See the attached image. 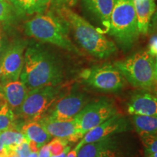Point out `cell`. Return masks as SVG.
I'll return each instance as SVG.
<instances>
[{"instance_id": "6da1fadb", "label": "cell", "mask_w": 157, "mask_h": 157, "mask_svg": "<svg viewBox=\"0 0 157 157\" xmlns=\"http://www.w3.org/2000/svg\"><path fill=\"white\" fill-rule=\"evenodd\" d=\"M64 78L60 58L38 44L29 46L20 78L29 90L61 84Z\"/></svg>"}, {"instance_id": "7a4b0ae2", "label": "cell", "mask_w": 157, "mask_h": 157, "mask_svg": "<svg viewBox=\"0 0 157 157\" xmlns=\"http://www.w3.org/2000/svg\"><path fill=\"white\" fill-rule=\"evenodd\" d=\"M53 10L66 21L76 42L88 54L98 59H105L117 53L115 42L69 7H59Z\"/></svg>"}, {"instance_id": "3957f363", "label": "cell", "mask_w": 157, "mask_h": 157, "mask_svg": "<svg viewBox=\"0 0 157 157\" xmlns=\"http://www.w3.org/2000/svg\"><path fill=\"white\" fill-rule=\"evenodd\" d=\"M25 34L42 42L49 43L73 53L81 55L69 36V29L66 21L53 10L37 14L26 21Z\"/></svg>"}, {"instance_id": "277c9868", "label": "cell", "mask_w": 157, "mask_h": 157, "mask_svg": "<svg viewBox=\"0 0 157 157\" xmlns=\"http://www.w3.org/2000/svg\"><path fill=\"white\" fill-rule=\"evenodd\" d=\"M105 32L121 50L132 48L140 35L133 0H116Z\"/></svg>"}, {"instance_id": "5b68a950", "label": "cell", "mask_w": 157, "mask_h": 157, "mask_svg": "<svg viewBox=\"0 0 157 157\" xmlns=\"http://www.w3.org/2000/svg\"><path fill=\"white\" fill-rule=\"evenodd\" d=\"M156 58L141 50L122 60L113 63L125 80L140 90H154L157 81Z\"/></svg>"}, {"instance_id": "8992f818", "label": "cell", "mask_w": 157, "mask_h": 157, "mask_svg": "<svg viewBox=\"0 0 157 157\" xmlns=\"http://www.w3.org/2000/svg\"><path fill=\"white\" fill-rule=\"evenodd\" d=\"M63 86H48L29 90L16 114L25 121H39L63 94Z\"/></svg>"}, {"instance_id": "52a82bcc", "label": "cell", "mask_w": 157, "mask_h": 157, "mask_svg": "<svg viewBox=\"0 0 157 157\" xmlns=\"http://www.w3.org/2000/svg\"><path fill=\"white\" fill-rule=\"evenodd\" d=\"M80 78L92 89L105 93H116L124 87L126 80L113 64L105 63L86 68Z\"/></svg>"}, {"instance_id": "ba28073f", "label": "cell", "mask_w": 157, "mask_h": 157, "mask_svg": "<svg viewBox=\"0 0 157 157\" xmlns=\"http://www.w3.org/2000/svg\"><path fill=\"white\" fill-rule=\"evenodd\" d=\"M118 113L114 102L108 98H101L90 102L75 117L78 129L84 135Z\"/></svg>"}, {"instance_id": "9c48e42d", "label": "cell", "mask_w": 157, "mask_h": 157, "mask_svg": "<svg viewBox=\"0 0 157 157\" xmlns=\"http://www.w3.org/2000/svg\"><path fill=\"white\" fill-rule=\"evenodd\" d=\"M87 103V95L74 88L69 93H64L58 98L43 117L55 120H70L74 119Z\"/></svg>"}, {"instance_id": "30bf717a", "label": "cell", "mask_w": 157, "mask_h": 157, "mask_svg": "<svg viewBox=\"0 0 157 157\" xmlns=\"http://www.w3.org/2000/svg\"><path fill=\"white\" fill-rule=\"evenodd\" d=\"M27 42L23 39L10 44L0 60V81H17L19 79L24 61Z\"/></svg>"}, {"instance_id": "8fae6325", "label": "cell", "mask_w": 157, "mask_h": 157, "mask_svg": "<svg viewBox=\"0 0 157 157\" xmlns=\"http://www.w3.org/2000/svg\"><path fill=\"white\" fill-rule=\"evenodd\" d=\"M128 129V121L122 115L117 113L101 124L86 132L76 145L75 149L78 151V149L84 145L108 138L116 134L126 132Z\"/></svg>"}, {"instance_id": "7c38bea8", "label": "cell", "mask_w": 157, "mask_h": 157, "mask_svg": "<svg viewBox=\"0 0 157 157\" xmlns=\"http://www.w3.org/2000/svg\"><path fill=\"white\" fill-rule=\"evenodd\" d=\"M38 121L52 137L66 138L68 142H76L84 136L79 131L75 118L70 120L60 121L43 117Z\"/></svg>"}, {"instance_id": "4fadbf2b", "label": "cell", "mask_w": 157, "mask_h": 157, "mask_svg": "<svg viewBox=\"0 0 157 157\" xmlns=\"http://www.w3.org/2000/svg\"><path fill=\"white\" fill-rule=\"evenodd\" d=\"M120 151L119 140L111 136L84 145L78 149L77 157H119Z\"/></svg>"}, {"instance_id": "5bb4252c", "label": "cell", "mask_w": 157, "mask_h": 157, "mask_svg": "<svg viewBox=\"0 0 157 157\" xmlns=\"http://www.w3.org/2000/svg\"><path fill=\"white\" fill-rule=\"evenodd\" d=\"M127 111L132 116H157L156 97L149 90L135 92L127 103Z\"/></svg>"}, {"instance_id": "9a60e30c", "label": "cell", "mask_w": 157, "mask_h": 157, "mask_svg": "<svg viewBox=\"0 0 157 157\" xmlns=\"http://www.w3.org/2000/svg\"><path fill=\"white\" fill-rule=\"evenodd\" d=\"M29 90L21 81H10L0 83V101L12 110L18 109L28 95Z\"/></svg>"}, {"instance_id": "2e32d148", "label": "cell", "mask_w": 157, "mask_h": 157, "mask_svg": "<svg viewBox=\"0 0 157 157\" xmlns=\"http://www.w3.org/2000/svg\"><path fill=\"white\" fill-rule=\"evenodd\" d=\"M88 13L99 20L106 28L116 0H81Z\"/></svg>"}, {"instance_id": "e0dca14e", "label": "cell", "mask_w": 157, "mask_h": 157, "mask_svg": "<svg viewBox=\"0 0 157 157\" xmlns=\"http://www.w3.org/2000/svg\"><path fill=\"white\" fill-rule=\"evenodd\" d=\"M137 28L140 34L146 35L156 5L154 0H133Z\"/></svg>"}, {"instance_id": "ac0fdd59", "label": "cell", "mask_w": 157, "mask_h": 157, "mask_svg": "<svg viewBox=\"0 0 157 157\" xmlns=\"http://www.w3.org/2000/svg\"><path fill=\"white\" fill-rule=\"evenodd\" d=\"M21 132L25 135L27 140L34 143L39 149L50 142L52 137L45 131L38 121H25L21 127Z\"/></svg>"}, {"instance_id": "d6986e66", "label": "cell", "mask_w": 157, "mask_h": 157, "mask_svg": "<svg viewBox=\"0 0 157 157\" xmlns=\"http://www.w3.org/2000/svg\"><path fill=\"white\" fill-rule=\"evenodd\" d=\"M15 12L19 15L41 14L48 10L51 0H9Z\"/></svg>"}, {"instance_id": "ffe728a7", "label": "cell", "mask_w": 157, "mask_h": 157, "mask_svg": "<svg viewBox=\"0 0 157 157\" xmlns=\"http://www.w3.org/2000/svg\"><path fill=\"white\" fill-rule=\"evenodd\" d=\"M132 121L137 132L140 136L146 135H156V116H138L132 117Z\"/></svg>"}, {"instance_id": "44dd1931", "label": "cell", "mask_w": 157, "mask_h": 157, "mask_svg": "<svg viewBox=\"0 0 157 157\" xmlns=\"http://www.w3.org/2000/svg\"><path fill=\"white\" fill-rule=\"evenodd\" d=\"M27 140L21 131L16 129H10L0 132V141L7 151L14 150L15 147Z\"/></svg>"}, {"instance_id": "7402d4cb", "label": "cell", "mask_w": 157, "mask_h": 157, "mask_svg": "<svg viewBox=\"0 0 157 157\" xmlns=\"http://www.w3.org/2000/svg\"><path fill=\"white\" fill-rule=\"evenodd\" d=\"M10 129H16L15 117L13 110L5 103L0 105V132Z\"/></svg>"}, {"instance_id": "603a6c76", "label": "cell", "mask_w": 157, "mask_h": 157, "mask_svg": "<svg viewBox=\"0 0 157 157\" xmlns=\"http://www.w3.org/2000/svg\"><path fill=\"white\" fill-rule=\"evenodd\" d=\"M68 143L69 142L66 138L55 137L51 140L48 144L51 156H57L62 154L67 147Z\"/></svg>"}, {"instance_id": "cb8c5ba5", "label": "cell", "mask_w": 157, "mask_h": 157, "mask_svg": "<svg viewBox=\"0 0 157 157\" xmlns=\"http://www.w3.org/2000/svg\"><path fill=\"white\" fill-rule=\"evenodd\" d=\"M15 12L13 6L7 0H0V26L10 21Z\"/></svg>"}, {"instance_id": "d4e9b609", "label": "cell", "mask_w": 157, "mask_h": 157, "mask_svg": "<svg viewBox=\"0 0 157 157\" xmlns=\"http://www.w3.org/2000/svg\"><path fill=\"white\" fill-rule=\"evenodd\" d=\"M145 147V153L146 157L151 156L156 153L157 138L156 135H146L140 136Z\"/></svg>"}, {"instance_id": "484cf974", "label": "cell", "mask_w": 157, "mask_h": 157, "mask_svg": "<svg viewBox=\"0 0 157 157\" xmlns=\"http://www.w3.org/2000/svg\"><path fill=\"white\" fill-rule=\"evenodd\" d=\"M77 2V0H51L50 6L52 9L66 7L71 8Z\"/></svg>"}, {"instance_id": "4316f807", "label": "cell", "mask_w": 157, "mask_h": 157, "mask_svg": "<svg viewBox=\"0 0 157 157\" xmlns=\"http://www.w3.org/2000/svg\"><path fill=\"white\" fill-rule=\"evenodd\" d=\"M16 154L18 155L19 157H28L29 155L31 154V150L29 148L28 140H25L24 142L18 145L15 147L14 150Z\"/></svg>"}, {"instance_id": "83f0119b", "label": "cell", "mask_w": 157, "mask_h": 157, "mask_svg": "<svg viewBox=\"0 0 157 157\" xmlns=\"http://www.w3.org/2000/svg\"><path fill=\"white\" fill-rule=\"evenodd\" d=\"M148 53L154 58H156L157 56V38L156 34L153 35L150 39L148 43V50H147Z\"/></svg>"}, {"instance_id": "f1b7e54d", "label": "cell", "mask_w": 157, "mask_h": 157, "mask_svg": "<svg viewBox=\"0 0 157 157\" xmlns=\"http://www.w3.org/2000/svg\"><path fill=\"white\" fill-rule=\"evenodd\" d=\"M8 45L9 44L5 36L2 34H0V60H1L2 57L3 56L4 53H5L6 50H7Z\"/></svg>"}, {"instance_id": "f546056e", "label": "cell", "mask_w": 157, "mask_h": 157, "mask_svg": "<svg viewBox=\"0 0 157 157\" xmlns=\"http://www.w3.org/2000/svg\"><path fill=\"white\" fill-rule=\"evenodd\" d=\"M51 154L48 145H44L38 151V157H50Z\"/></svg>"}, {"instance_id": "4dcf8cb0", "label": "cell", "mask_w": 157, "mask_h": 157, "mask_svg": "<svg viewBox=\"0 0 157 157\" xmlns=\"http://www.w3.org/2000/svg\"><path fill=\"white\" fill-rule=\"evenodd\" d=\"M8 151L4 146L2 143L0 141V157H5L7 155Z\"/></svg>"}, {"instance_id": "1f68e13d", "label": "cell", "mask_w": 157, "mask_h": 157, "mask_svg": "<svg viewBox=\"0 0 157 157\" xmlns=\"http://www.w3.org/2000/svg\"><path fill=\"white\" fill-rule=\"evenodd\" d=\"M71 149V147L70 146H67L66 147V148L65 149L64 151L62 153V154H59V155H57V156H51L50 157H66V154H68V152Z\"/></svg>"}, {"instance_id": "d6a6232c", "label": "cell", "mask_w": 157, "mask_h": 157, "mask_svg": "<svg viewBox=\"0 0 157 157\" xmlns=\"http://www.w3.org/2000/svg\"><path fill=\"white\" fill-rule=\"evenodd\" d=\"M77 151L75 148H74L72 151H69L68 152L66 157H77Z\"/></svg>"}, {"instance_id": "836d02e7", "label": "cell", "mask_w": 157, "mask_h": 157, "mask_svg": "<svg viewBox=\"0 0 157 157\" xmlns=\"http://www.w3.org/2000/svg\"><path fill=\"white\" fill-rule=\"evenodd\" d=\"M5 157H19V156L16 154L15 151L11 150L9 151L8 153H7V155Z\"/></svg>"}, {"instance_id": "e575fe53", "label": "cell", "mask_w": 157, "mask_h": 157, "mask_svg": "<svg viewBox=\"0 0 157 157\" xmlns=\"http://www.w3.org/2000/svg\"><path fill=\"white\" fill-rule=\"evenodd\" d=\"M28 157H38V152H31Z\"/></svg>"}, {"instance_id": "d590c367", "label": "cell", "mask_w": 157, "mask_h": 157, "mask_svg": "<svg viewBox=\"0 0 157 157\" xmlns=\"http://www.w3.org/2000/svg\"><path fill=\"white\" fill-rule=\"evenodd\" d=\"M149 157H156V153H155V154L151 155V156H150Z\"/></svg>"}, {"instance_id": "8d00e7d4", "label": "cell", "mask_w": 157, "mask_h": 157, "mask_svg": "<svg viewBox=\"0 0 157 157\" xmlns=\"http://www.w3.org/2000/svg\"><path fill=\"white\" fill-rule=\"evenodd\" d=\"M2 101H0V105H1V104H2Z\"/></svg>"}]
</instances>
